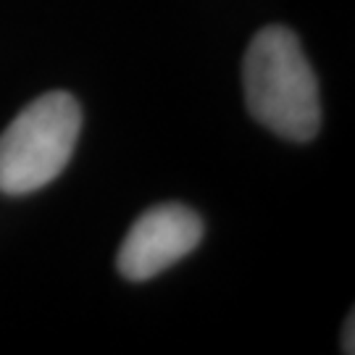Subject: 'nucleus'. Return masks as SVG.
<instances>
[{"instance_id": "obj_2", "label": "nucleus", "mask_w": 355, "mask_h": 355, "mask_svg": "<svg viewBox=\"0 0 355 355\" xmlns=\"http://www.w3.org/2000/svg\"><path fill=\"white\" fill-rule=\"evenodd\" d=\"M82 132L74 95L53 89L32 101L0 135V192L21 198L61 177Z\"/></svg>"}, {"instance_id": "obj_1", "label": "nucleus", "mask_w": 355, "mask_h": 355, "mask_svg": "<svg viewBox=\"0 0 355 355\" xmlns=\"http://www.w3.org/2000/svg\"><path fill=\"white\" fill-rule=\"evenodd\" d=\"M242 85L248 111L258 124L290 142L318 135V82L292 29L271 24L255 32L242 61Z\"/></svg>"}, {"instance_id": "obj_4", "label": "nucleus", "mask_w": 355, "mask_h": 355, "mask_svg": "<svg viewBox=\"0 0 355 355\" xmlns=\"http://www.w3.org/2000/svg\"><path fill=\"white\" fill-rule=\"evenodd\" d=\"M353 329H355V318H353V313L347 316V324H345V331H343V350L345 353H353L355 347V340H353Z\"/></svg>"}, {"instance_id": "obj_3", "label": "nucleus", "mask_w": 355, "mask_h": 355, "mask_svg": "<svg viewBox=\"0 0 355 355\" xmlns=\"http://www.w3.org/2000/svg\"><path fill=\"white\" fill-rule=\"evenodd\" d=\"M203 240V218L182 203L148 208L132 224L116 255L119 274L129 282H148L190 255Z\"/></svg>"}]
</instances>
